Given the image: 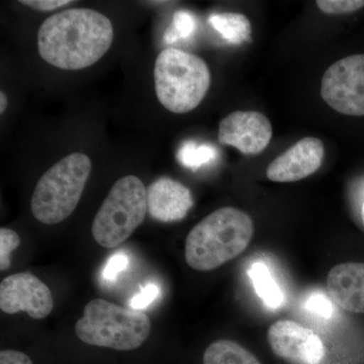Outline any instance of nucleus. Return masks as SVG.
Returning <instances> with one entry per match:
<instances>
[{
  "instance_id": "f257e3e1",
  "label": "nucleus",
  "mask_w": 364,
  "mask_h": 364,
  "mask_svg": "<svg viewBox=\"0 0 364 364\" xmlns=\"http://www.w3.org/2000/svg\"><path fill=\"white\" fill-rule=\"evenodd\" d=\"M114 41L112 21L100 11L73 9L53 14L38 32V50L50 65L63 70L92 66Z\"/></svg>"
},
{
  "instance_id": "f03ea898",
  "label": "nucleus",
  "mask_w": 364,
  "mask_h": 364,
  "mask_svg": "<svg viewBox=\"0 0 364 364\" xmlns=\"http://www.w3.org/2000/svg\"><path fill=\"white\" fill-rule=\"evenodd\" d=\"M250 215L239 208L225 207L198 223L186 240V263L198 272H210L246 250L252 239Z\"/></svg>"
},
{
  "instance_id": "7ed1b4c3",
  "label": "nucleus",
  "mask_w": 364,
  "mask_h": 364,
  "mask_svg": "<svg viewBox=\"0 0 364 364\" xmlns=\"http://www.w3.org/2000/svg\"><path fill=\"white\" fill-rule=\"evenodd\" d=\"M154 81L160 104L174 114H186L198 107L207 95L210 72L196 55L167 48L155 61Z\"/></svg>"
},
{
  "instance_id": "20e7f679",
  "label": "nucleus",
  "mask_w": 364,
  "mask_h": 364,
  "mask_svg": "<svg viewBox=\"0 0 364 364\" xmlns=\"http://www.w3.org/2000/svg\"><path fill=\"white\" fill-rule=\"evenodd\" d=\"M75 332L86 344L135 350L149 337L151 321L142 311L95 299L85 306L82 317L76 322Z\"/></svg>"
},
{
  "instance_id": "39448f33",
  "label": "nucleus",
  "mask_w": 364,
  "mask_h": 364,
  "mask_svg": "<svg viewBox=\"0 0 364 364\" xmlns=\"http://www.w3.org/2000/svg\"><path fill=\"white\" fill-rule=\"evenodd\" d=\"M90 158L72 153L43 174L33 191L31 210L45 225L63 222L74 212L90 176Z\"/></svg>"
},
{
  "instance_id": "423d86ee",
  "label": "nucleus",
  "mask_w": 364,
  "mask_h": 364,
  "mask_svg": "<svg viewBox=\"0 0 364 364\" xmlns=\"http://www.w3.org/2000/svg\"><path fill=\"white\" fill-rule=\"evenodd\" d=\"M147 189L135 176L114 182L92 222L93 239L104 248L123 244L145 220Z\"/></svg>"
},
{
  "instance_id": "0eeeda50",
  "label": "nucleus",
  "mask_w": 364,
  "mask_h": 364,
  "mask_svg": "<svg viewBox=\"0 0 364 364\" xmlns=\"http://www.w3.org/2000/svg\"><path fill=\"white\" fill-rule=\"evenodd\" d=\"M321 97L340 114L364 116V54L332 64L323 75Z\"/></svg>"
},
{
  "instance_id": "6e6552de",
  "label": "nucleus",
  "mask_w": 364,
  "mask_h": 364,
  "mask_svg": "<svg viewBox=\"0 0 364 364\" xmlns=\"http://www.w3.org/2000/svg\"><path fill=\"white\" fill-rule=\"evenodd\" d=\"M54 299L49 287L30 272L9 275L0 284V309L6 314L26 312L41 320L51 314Z\"/></svg>"
},
{
  "instance_id": "1a4fd4ad",
  "label": "nucleus",
  "mask_w": 364,
  "mask_h": 364,
  "mask_svg": "<svg viewBox=\"0 0 364 364\" xmlns=\"http://www.w3.org/2000/svg\"><path fill=\"white\" fill-rule=\"evenodd\" d=\"M268 343L275 355L294 364H321L324 343L312 330L291 320H279L270 326Z\"/></svg>"
},
{
  "instance_id": "9d476101",
  "label": "nucleus",
  "mask_w": 364,
  "mask_h": 364,
  "mask_svg": "<svg viewBox=\"0 0 364 364\" xmlns=\"http://www.w3.org/2000/svg\"><path fill=\"white\" fill-rule=\"evenodd\" d=\"M272 138L269 119L261 112L237 111L222 119L218 139L223 145L232 146L242 154L257 155Z\"/></svg>"
},
{
  "instance_id": "9b49d317",
  "label": "nucleus",
  "mask_w": 364,
  "mask_h": 364,
  "mask_svg": "<svg viewBox=\"0 0 364 364\" xmlns=\"http://www.w3.org/2000/svg\"><path fill=\"white\" fill-rule=\"evenodd\" d=\"M324 153L322 141L313 136L301 139L270 163L267 178L274 182L301 181L318 171Z\"/></svg>"
},
{
  "instance_id": "f8f14e48",
  "label": "nucleus",
  "mask_w": 364,
  "mask_h": 364,
  "mask_svg": "<svg viewBox=\"0 0 364 364\" xmlns=\"http://www.w3.org/2000/svg\"><path fill=\"white\" fill-rule=\"evenodd\" d=\"M193 205L191 189L170 177H160L147 188L148 214L156 221H181Z\"/></svg>"
},
{
  "instance_id": "ddd939ff",
  "label": "nucleus",
  "mask_w": 364,
  "mask_h": 364,
  "mask_svg": "<svg viewBox=\"0 0 364 364\" xmlns=\"http://www.w3.org/2000/svg\"><path fill=\"white\" fill-rule=\"evenodd\" d=\"M327 287L340 308L364 314V263L346 262L333 267L328 273Z\"/></svg>"
},
{
  "instance_id": "4468645a",
  "label": "nucleus",
  "mask_w": 364,
  "mask_h": 364,
  "mask_svg": "<svg viewBox=\"0 0 364 364\" xmlns=\"http://www.w3.org/2000/svg\"><path fill=\"white\" fill-rule=\"evenodd\" d=\"M208 23L230 44L241 45L251 42L250 21L244 14L234 13L212 14Z\"/></svg>"
},
{
  "instance_id": "2eb2a0df",
  "label": "nucleus",
  "mask_w": 364,
  "mask_h": 364,
  "mask_svg": "<svg viewBox=\"0 0 364 364\" xmlns=\"http://www.w3.org/2000/svg\"><path fill=\"white\" fill-rule=\"evenodd\" d=\"M203 364H261L259 360L231 340L221 339L214 342L203 353Z\"/></svg>"
},
{
  "instance_id": "dca6fc26",
  "label": "nucleus",
  "mask_w": 364,
  "mask_h": 364,
  "mask_svg": "<svg viewBox=\"0 0 364 364\" xmlns=\"http://www.w3.org/2000/svg\"><path fill=\"white\" fill-rule=\"evenodd\" d=\"M248 273L252 279L255 293L265 305L272 309H277L284 304V293L277 282L273 279L267 265L259 262L254 263Z\"/></svg>"
},
{
  "instance_id": "f3484780",
  "label": "nucleus",
  "mask_w": 364,
  "mask_h": 364,
  "mask_svg": "<svg viewBox=\"0 0 364 364\" xmlns=\"http://www.w3.org/2000/svg\"><path fill=\"white\" fill-rule=\"evenodd\" d=\"M218 151L210 144H198L196 141H186L181 144L176 157L182 166L196 170L203 165L214 161Z\"/></svg>"
},
{
  "instance_id": "a211bd4d",
  "label": "nucleus",
  "mask_w": 364,
  "mask_h": 364,
  "mask_svg": "<svg viewBox=\"0 0 364 364\" xmlns=\"http://www.w3.org/2000/svg\"><path fill=\"white\" fill-rule=\"evenodd\" d=\"M196 26V16L186 11H179L174 14L173 20L170 23L164 35V42L171 45L181 39H188L195 32Z\"/></svg>"
},
{
  "instance_id": "6ab92c4d",
  "label": "nucleus",
  "mask_w": 364,
  "mask_h": 364,
  "mask_svg": "<svg viewBox=\"0 0 364 364\" xmlns=\"http://www.w3.org/2000/svg\"><path fill=\"white\" fill-rule=\"evenodd\" d=\"M21 245V238L16 232L9 228L0 229V270L4 272L11 264V253Z\"/></svg>"
},
{
  "instance_id": "aec40b11",
  "label": "nucleus",
  "mask_w": 364,
  "mask_h": 364,
  "mask_svg": "<svg viewBox=\"0 0 364 364\" xmlns=\"http://www.w3.org/2000/svg\"><path fill=\"white\" fill-rule=\"evenodd\" d=\"M316 4L327 14H351L364 7V0H318Z\"/></svg>"
},
{
  "instance_id": "412c9836",
  "label": "nucleus",
  "mask_w": 364,
  "mask_h": 364,
  "mask_svg": "<svg viewBox=\"0 0 364 364\" xmlns=\"http://www.w3.org/2000/svg\"><path fill=\"white\" fill-rule=\"evenodd\" d=\"M160 293L159 287L155 284H148L138 294H136L129 301V306L134 310L141 311L147 308L154 301Z\"/></svg>"
},
{
  "instance_id": "4be33fe9",
  "label": "nucleus",
  "mask_w": 364,
  "mask_h": 364,
  "mask_svg": "<svg viewBox=\"0 0 364 364\" xmlns=\"http://www.w3.org/2000/svg\"><path fill=\"white\" fill-rule=\"evenodd\" d=\"M129 264V258L126 254L116 253L107 260L102 269V279L107 282H114L119 273L123 272Z\"/></svg>"
},
{
  "instance_id": "5701e85b",
  "label": "nucleus",
  "mask_w": 364,
  "mask_h": 364,
  "mask_svg": "<svg viewBox=\"0 0 364 364\" xmlns=\"http://www.w3.org/2000/svg\"><path fill=\"white\" fill-rule=\"evenodd\" d=\"M71 0H21L20 4L39 11H53L72 4Z\"/></svg>"
},
{
  "instance_id": "b1692460",
  "label": "nucleus",
  "mask_w": 364,
  "mask_h": 364,
  "mask_svg": "<svg viewBox=\"0 0 364 364\" xmlns=\"http://www.w3.org/2000/svg\"><path fill=\"white\" fill-rule=\"evenodd\" d=\"M309 310L312 312L318 314L325 318H329L332 313V306L330 301L324 298V296L321 294H316V296H311L306 303Z\"/></svg>"
},
{
  "instance_id": "393cba45",
  "label": "nucleus",
  "mask_w": 364,
  "mask_h": 364,
  "mask_svg": "<svg viewBox=\"0 0 364 364\" xmlns=\"http://www.w3.org/2000/svg\"><path fill=\"white\" fill-rule=\"evenodd\" d=\"M0 364H33L32 359L26 353L16 350L0 352Z\"/></svg>"
},
{
  "instance_id": "a878e982",
  "label": "nucleus",
  "mask_w": 364,
  "mask_h": 364,
  "mask_svg": "<svg viewBox=\"0 0 364 364\" xmlns=\"http://www.w3.org/2000/svg\"><path fill=\"white\" fill-rule=\"evenodd\" d=\"M7 105H9V100H7L6 93L1 91L0 92V112L1 114H4V111H6Z\"/></svg>"
},
{
  "instance_id": "bb28decb",
  "label": "nucleus",
  "mask_w": 364,
  "mask_h": 364,
  "mask_svg": "<svg viewBox=\"0 0 364 364\" xmlns=\"http://www.w3.org/2000/svg\"><path fill=\"white\" fill-rule=\"evenodd\" d=\"M361 220H363V226H364V202L363 203V208H361Z\"/></svg>"
}]
</instances>
